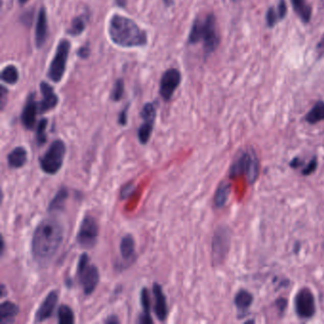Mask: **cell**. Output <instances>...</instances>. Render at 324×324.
I'll return each mask as SVG.
<instances>
[{
	"label": "cell",
	"mask_w": 324,
	"mask_h": 324,
	"mask_svg": "<svg viewBox=\"0 0 324 324\" xmlns=\"http://www.w3.org/2000/svg\"><path fill=\"white\" fill-rule=\"evenodd\" d=\"M189 41L190 44H196L203 41L205 54H210L216 50L220 44V37L214 14H209L203 20L197 18L194 21L189 34Z\"/></svg>",
	"instance_id": "cell-3"
},
{
	"label": "cell",
	"mask_w": 324,
	"mask_h": 324,
	"mask_svg": "<svg viewBox=\"0 0 324 324\" xmlns=\"http://www.w3.org/2000/svg\"><path fill=\"white\" fill-rule=\"evenodd\" d=\"M47 125V119H41L38 123L37 129H36V142H37L38 146L44 145L47 141V135H46Z\"/></svg>",
	"instance_id": "cell-30"
},
{
	"label": "cell",
	"mask_w": 324,
	"mask_h": 324,
	"mask_svg": "<svg viewBox=\"0 0 324 324\" xmlns=\"http://www.w3.org/2000/svg\"><path fill=\"white\" fill-rule=\"evenodd\" d=\"M277 12L279 16H280V19H284L285 17V15L287 14V5H286V2L284 0H280L279 1V4L277 6Z\"/></svg>",
	"instance_id": "cell-34"
},
{
	"label": "cell",
	"mask_w": 324,
	"mask_h": 324,
	"mask_svg": "<svg viewBox=\"0 0 324 324\" xmlns=\"http://www.w3.org/2000/svg\"><path fill=\"white\" fill-rule=\"evenodd\" d=\"M68 190L65 188L59 189V191L55 194L54 199L51 201V203L49 204V209H48L49 211L52 212V211L62 210L65 205L66 200L68 199Z\"/></svg>",
	"instance_id": "cell-26"
},
{
	"label": "cell",
	"mask_w": 324,
	"mask_h": 324,
	"mask_svg": "<svg viewBox=\"0 0 324 324\" xmlns=\"http://www.w3.org/2000/svg\"><path fill=\"white\" fill-rule=\"evenodd\" d=\"M117 2L119 3V5H124L125 4V0H117Z\"/></svg>",
	"instance_id": "cell-43"
},
{
	"label": "cell",
	"mask_w": 324,
	"mask_h": 324,
	"mask_svg": "<svg viewBox=\"0 0 324 324\" xmlns=\"http://www.w3.org/2000/svg\"><path fill=\"white\" fill-rule=\"evenodd\" d=\"M231 244V233L227 227L221 226L216 230L212 240V261L221 264L228 254Z\"/></svg>",
	"instance_id": "cell-8"
},
{
	"label": "cell",
	"mask_w": 324,
	"mask_h": 324,
	"mask_svg": "<svg viewBox=\"0 0 324 324\" xmlns=\"http://www.w3.org/2000/svg\"><path fill=\"white\" fill-rule=\"evenodd\" d=\"M70 50L71 43L68 40L64 39L59 42L54 59L52 61L48 72V76L52 81L58 83L62 80L66 71Z\"/></svg>",
	"instance_id": "cell-7"
},
{
	"label": "cell",
	"mask_w": 324,
	"mask_h": 324,
	"mask_svg": "<svg viewBox=\"0 0 324 324\" xmlns=\"http://www.w3.org/2000/svg\"><path fill=\"white\" fill-rule=\"evenodd\" d=\"M77 277L86 295L92 294L99 284L100 275L98 268L94 264H89L87 254H82L79 259L77 266Z\"/></svg>",
	"instance_id": "cell-6"
},
{
	"label": "cell",
	"mask_w": 324,
	"mask_h": 324,
	"mask_svg": "<svg viewBox=\"0 0 324 324\" xmlns=\"http://www.w3.org/2000/svg\"><path fill=\"white\" fill-rule=\"evenodd\" d=\"M58 322L60 324H72L75 322V315L68 305H61L57 313Z\"/></svg>",
	"instance_id": "cell-28"
},
{
	"label": "cell",
	"mask_w": 324,
	"mask_h": 324,
	"mask_svg": "<svg viewBox=\"0 0 324 324\" xmlns=\"http://www.w3.org/2000/svg\"><path fill=\"white\" fill-rule=\"evenodd\" d=\"M121 256L126 261H130L135 255V242L130 234L123 237L120 243Z\"/></svg>",
	"instance_id": "cell-20"
},
{
	"label": "cell",
	"mask_w": 324,
	"mask_h": 324,
	"mask_svg": "<svg viewBox=\"0 0 324 324\" xmlns=\"http://www.w3.org/2000/svg\"><path fill=\"white\" fill-rule=\"evenodd\" d=\"M66 155V145L62 140L52 143L47 151L39 159L40 168L46 174L54 175L60 170Z\"/></svg>",
	"instance_id": "cell-5"
},
{
	"label": "cell",
	"mask_w": 324,
	"mask_h": 324,
	"mask_svg": "<svg viewBox=\"0 0 324 324\" xmlns=\"http://www.w3.org/2000/svg\"><path fill=\"white\" fill-rule=\"evenodd\" d=\"M303 164V161L299 159V158H294L290 163L291 168L293 169H297L298 167H300Z\"/></svg>",
	"instance_id": "cell-38"
},
{
	"label": "cell",
	"mask_w": 324,
	"mask_h": 324,
	"mask_svg": "<svg viewBox=\"0 0 324 324\" xmlns=\"http://www.w3.org/2000/svg\"><path fill=\"white\" fill-rule=\"evenodd\" d=\"M305 121L311 125L324 121V102L317 101L310 111L305 116Z\"/></svg>",
	"instance_id": "cell-25"
},
{
	"label": "cell",
	"mask_w": 324,
	"mask_h": 324,
	"mask_svg": "<svg viewBox=\"0 0 324 324\" xmlns=\"http://www.w3.org/2000/svg\"><path fill=\"white\" fill-rule=\"evenodd\" d=\"M295 310L297 317L303 319L311 318L316 313L315 297L309 288H302L295 297Z\"/></svg>",
	"instance_id": "cell-10"
},
{
	"label": "cell",
	"mask_w": 324,
	"mask_h": 324,
	"mask_svg": "<svg viewBox=\"0 0 324 324\" xmlns=\"http://www.w3.org/2000/svg\"><path fill=\"white\" fill-rule=\"evenodd\" d=\"M182 76L178 70L170 68L163 75L160 81V95L165 101H169L179 87Z\"/></svg>",
	"instance_id": "cell-12"
},
{
	"label": "cell",
	"mask_w": 324,
	"mask_h": 324,
	"mask_svg": "<svg viewBox=\"0 0 324 324\" xmlns=\"http://www.w3.org/2000/svg\"><path fill=\"white\" fill-rule=\"evenodd\" d=\"M7 160L11 169H20L27 163V150L23 147H17L8 154Z\"/></svg>",
	"instance_id": "cell-18"
},
{
	"label": "cell",
	"mask_w": 324,
	"mask_h": 324,
	"mask_svg": "<svg viewBox=\"0 0 324 324\" xmlns=\"http://www.w3.org/2000/svg\"><path fill=\"white\" fill-rule=\"evenodd\" d=\"M141 116L144 123L138 129V139L142 145H146L150 139L155 122L156 108L154 105L151 103L146 104L143 107Z\"/></svg>",
	"instance_id": "cell-11"
},
{
	"label": "cell",
	"mask_w": 324,
	"mask_h": 324,
	"mask_svg": "<svg viewBox=\"0 0 324 324\" xmlns=\"http://www.w3.org/2000/svg\"><path fill=\"white\" fill-rule=\"evenodd\" d=\"M230 192L231 187L228 182H222L219 184L214 197V203L217 209H223L226 204V202L229 198Z\"/></svg>",
	"instance_id": "cell-22"
},
{
	"label": "cell",
	"mask_w": 324,
	"mask_h": 324,
	"mask_svg": "<svg viewBox=\"0 0 324 324\" xmlns=\"http://www.w3.org/2000/svg\"><path fill=\"white\" fill-rule=\"evenodd\" d=\"M58 302V294L56 291H52L43 303L38 307V310L35 313V321L36 322H42L46 320L48 318L52 317L54 313L55 306Z\"/></svg>",
	"instance_id": "cell-13"
},
{
	"label": "cell",
	"mask_w": 324,
	"mask_h": 324,
	"mask_svg": "<svg viewBox=\"0 0 324 324\" xmlns=\"http://www.w3.org/2000/svg\"><path fill=\"white\" fill-rule=\"evenodd\" d=\"M99 228L95 218L86 216L82 220L76 241L83 248H92L98 240Z\"/></svg>",
	"instance_id": "cell-9"
},
{
	"label": "cell",
	"mask_w": 324,
	"mask_h": 324,
	"mask_svg": "<svg viewBox=\"0 0 324 324\" xmlns=\"http://www.w3.org/2000/svg\"><path fill=\"white\" fill-rule=\"evenodd\" d=\"M40 89L43 98L38 105V111L40 113H44L57 106L58 97L55 95L53 87H51L46 82L41 83Z\"/></svg>",
	"instance_id": "cell-14"
},
{
	"label": "cell",
	"mask_w": 324,
	"mask_h": 324,
	"mask_svg": "<svg viewBox=\"0 0 324 324\" xmlns=\"http://www.w3.org/2000/svg\"><path fill=\"white\" fill-rule=\"evenodd\" d=\"M85 27H86V23H85L84 18L82 16L75 17L72 22L71 28L68 30V34L74 35V36L79 35L83 33V31L85 30Z\"/></svg>",
	"instance_id": "cell-29"
},
{
	"label": "cell",
	"mask_w": 324,
	"mask_h": 324,
	"mask_svg": "<svg viewBox=\"0 0 324 324\" xmlns=\"http://www.w3.org/2000/svg\"><path fill=\"white\" fill-rule=\"evenodd\" d=\"M124 90H125V86H124V81L123 79H118L115 82L114 87L111 91L110 98L112 101H120L124 95Z\"/></svg>",
	"instance_id": "cell-31"
},
{
	"label": "cell",
	"mask_w": 324,
	"mask_h": 324,
	"mask_svg": "<svg viewBox=\"0 0 324 324\" xmlns=\"http://www.w3.org/2000/svg\"><path fill=\"white\" fill-rule=\"evenodd\" d=\"M89 48L86 47V46H83V47L79 49L78 51V55L81 57V58H88V55H89Z\"/></svg>",
	"instance_id": "cell-37"
},
{
	"label": "cell",
	"mask_w": 324,
	"mask_h": 324,
	"mask_svg": "<svg viewBox=\"0 0 324 324\" xmlns=\"http://www.w3.org/2000/svg\"><path fill=\"white\" fill-rule=\"evenodd\" d=\"M253 299L254 297L250 292L242 289L237 293L234 298V304L239 310L246 311L251 306V304H253Z\"/></svg>",
	"instance_id": "cell-24"
},
{
	"label": "cell",
	"mask_w": 324,
	"mask_h": 324,
	"mask_svg": "<svg viewBox=\"0 0 324 324\" xmlns=\"http://www.w3.org/2000/svg\"><path fill=\"white\" fill-rule=\"evenodd\" d=\"M276 304H277V309L281 312H284L285 310V308H286V306H287V299L284 298V297L279 298L276 302Z\"/></svg>",
	"instance_id": "cell-36"
},
{
	"label": "cell",
	"mask_w": 324,
	"mask_h": 324,
	"mask_svg": "<svg viewBox=\"0 0 324 324\" xmlns=\"http://www.w3.org/2000/svg\"><path fill=\"white\" fill-rule=\"evenodd\" d=\"M1 79L9 85L16 84L19 79L18 70L13 65H9L6 68H3L1 73Z\"/></svg>",
	"instance_id": "cell-27"
},
{
	"label": "cell",
	"mask_w": 324,
	"mask_h": 324,
	"mask_svg": "<svg viewBox=\"0 0 324 324\" xmlns=\"http://www.w3.org/2000/svg\"><path fill=\"white\" fill-rule=\"evenodd\" d=\"M317 167V160L316 157H314L310 162L307 164V166L303 169V175L308 176L311 175L313 172L316 171Z\"/></svg>",
	"instance_id": "cell-33"
},
{
	"label": "cell",
	"mask_w": 324,
	"mask_h": 324,
	"mask_svg": "<svg viewBox=\"0 0 324 324\" xmlns=\"http://www.w3.org/2000/svg\"><path fill=\"white\" fill-rule=\"evenodd\" d=\"M149 291L147 288H143L141 291V304L143 307V314L139 318L138 322L140 323H152L153 320L150 317V303H149Z\"/></svg>",
	"instance_id": "cell-23"
},
{
	"label": "cell",
	"mask_w": 324,
	"mask_h": 324,
	"mask_svg": "<svg viewBox=\"0 0 324 324\" xmlns=\"http://www.w3.org/2000/svg\"><path fill=\"white\" fill-rule=\"evenodd\" d=\"M294 11L304 23H309L312 15V9L306 0H291Z\"/></svg>",
	"instance_id": "cell-21"
},
{
	"label": "cell",
	"mask_w": 324,
	"mask_h": 324,
	"mask_svg": "<svg viewBox=\"0 0 324 324\" xmlns=\"http://www.w3.org/2000/svg\"><path fill=\"white\" fill-rule=\"evenodd\" d=\"M28 0H18V2H19V4L20 5H24L25 3H27Z\"/></svg>",
	"instance_id": "cell-42"
},
{
	"label": "cell",
	"mask_w": 324,
	"mask_h": 324,
	"mask_svg": "<svg viewBox=\"0 0 324 324\" xmlns=\"http://www.w3.org/2000/svg\"><path fill=\"white\" fill-rule=\"evenodd\" d=\"M280 16L277 14V10L274 7H270L266 13V23L268 27H274L277 24V21H280Z\"/></svg>",
	"instance_id": "cell-32"
},
{
	"label": "cell",
	"mask_w": 324,
	"mask_h": 324,
	"mask_svg": "<svg viewBox=\"0 0 324 324\" xmlns=\"http://www.w3.org/2000/svg\"><path fill=\"white\" fill-rule=\"evenodd\" d=\"M245 175L250 183L256 182L259 176V160L253 149H245L238 156L230 168V178Z\"/></svg>",
	"instance_id": "cell-4"
},
{
	"label": "cell",
	"mask_w": 324,
	"mask_h": 324,
	"mask_svg": "<svg viewBox=\"0 0 324 324\" xmlns=\"http://www.w3.org/2000/svg\"><path fill=\"white\" fill-rule=\"evenodd\" d=\"M106 323H118L119 319L117 318L116 316H109V317L105 320Z\"/></svg>",
	"instance_id": "cell-39"
},
{
	"label": "cell",
	"mask_w": 324,
	"mask_h": 324,
	"mask_svg": "<svg viewBox=\"0 0 324 324\" xmlns=\"http://www.w3.org/2000/svg\"><path fill=\"white\" fill-rule=\"evenodd\" d=\"M164 1H165L166 5H168V6H169V5H171V4L173 3V1H172V0H164Z\"/></svg>",
	"instance_id": "cell-41"
},
{
	"label": "cell",
	"mask_w": 324,
	"mask_h": 324,
	"mask_svg": "<svg viewBox=\"0 0 324 324\" xmlns=\"http://www.w3.org/2000/svg\"><path fill=\"white\" fill-rule=\"evenodd\" d=\"M64 239L63 226L57 220L49 218L41 222L32 238V253L40 264H46L60 248Z\"/></svg>",
	"instance_id": "cell-1"
},
{
	"label": "cell",
	"mask_w": 324,
	"mask_h": 324,
	"mask_svg": "<svg viewBox=\"0 0 324 324\" xmlns=\"http://www.w3.org/2000/svg\"><path fill=\"white\" fill-rule=\"evenodd\" d=\"M48 37V17L47 12L45 8H41L37 22H36V28H35V44L36 47L41 48L44 43L47 40Z\"/></svg>",
	"instance_id": "cell-17"
},
{
	"label": "cell",
	"mask_w": 324,
	"mask_h": 324,
	"mask_svg": "<svg viewBox=\"0 0 324 324\" xmlns=\"http://www.w3.org/2000/svg\"><path fill=\"white\" fill-rule=\"evenodd\" d=\"M108 32L111 41L119 47H144L148 43L147 33L134 21L120 14L112 15Z\"/></svg>",
	"instance_id": "cell-2"
},
{
	"label": "cell",
	"mask_w": 324,
	"mask_h": 324,
	"mask_svg": "<svg viewBox=\"0 0 324 324\" xmlns=\"http://www.w3.org/2000/svg\"><path fill=\"white\" fill-rule=\"evenodd\" d=\"M152 291L155 297V305H154V313L158 319L164 321L169 314L167 297L163 292L162 286L160 284H154L152 287Z\"/></svg>",
	"instance_id": "cell-16"
},
{
	"label": "cell",
	"mask_w": 324,
	"mask_h": 324,
	"mask_svg": "<svg viewBox=\"0 0 324 324\" xmlns=\"http://www.w3.org/2000/svg\"><path fill=\"white\" fill-rule=\"evenodd\" d=\"M127 112H128V107L125 108L119 115V120L118 121H119V124L122 125V126H125L127 124V120H128Z\"/></svg>",
	"instance_id": "cell-35"
},
{
	"label": "cell",
	"mask_w": 324,
	"mask_h": 324,
	"mask_svg": "<svg viewBox=\"0 0 324 324\" xmlns=\"http://www.w3.org/2000/svg\"><path fill=\"white\" fill-rule=\"evenodd\" d=\"M19 313V307L12 302H4L0 305V322L2 324L14 322Z\"/></svg>",
	"instance_id": "cell-19"
},
{
	"label": "cell",
	"mask_w": 324,
	"mask_h": 324,
	"mask_svg": "<svg viewBox=\"0 0 324 324\" xmlns=\"http://www.w3.org/2000/svg\"><path fill=\"white\" fill-rule=\"evenodd\" d=\"M37 110H38V105L34 100V94H32L29 96L26 105L23 108V111L21 114L22 124L27 129H32L34 128Z\"/></svg>",
	"instance_id": "cell-15"
},
{
	"label": "cell",
	"mask_w": 324,
	"mask_h": 324,
	"mask_svg": "<svg viewBox=\"0 0 324 324\" xmlns=\"http://www.w3.org/2000/svg\"><path fill=\"white\" fill-rule=\"evenodd\" d=\"M317 49L324 54V35L322 36L320 42H319V44L317 45Z\"/></svg>",
	"instance_id": "cell-40"
}]
</instances>
